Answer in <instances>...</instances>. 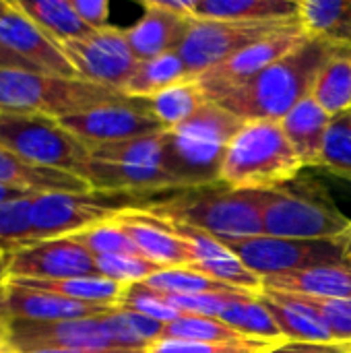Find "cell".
Wrapping results in <instances>:
<instances>
[{
  "label": "cell",
  "instance_id": "3957f363",
  "mask_svg": "<svg viewBox=\"0 0 351 353\" xmlns=\"http://www.w3.org/2000/svg\"><path fill=\"white\" fill-rule=\"evenodd\" d=\"M263 234L288 240H335L351 234V219L335 205L325 186L296 178L257 192Z\"/></svg>",
  "mask_w": 351,
  "mask_h": 353
},
{
  "label": "cell",
  "instance_id": "cb8c5ba5",
  "mask_svg": "<svg viewBox=\"0 0 351 353\" xmlns=\"http://www.w3.org/2000/svg\"><path fill=\"white\" fill-rule=\"evenodd\" d=\"M333 118L308 95L283 120V132L306 168H321L323 145Z\"/></svg>",
  "mask_w": 351,
  "mask_h": 353
},
{
  "label": "cell",
  "instance_id": "ffe728a7",
  "mask_svg": "<svg viewBox=\"0 0 351 353\" xmlns=\"http://www.w3.org/2000/svg\"><path fill=\"white\" fill-rule=\"evenodd\" d=\"M143 6L145 14L141 17V21L124 31L137 60L143 62L168 52H178L197 19L163 10L153 0H145Z\"/></svg>",
  "mask_w": 351,
  "mask_h": 353
},
{
  "label": "cell",
  "instance_id": "4316f807",
  "mask_svg": "<svg viewBox=\"0 0 351 353\" xmlns=\"http://www.w3.org/2000/svg\"><path fill=\"white\" fill-rule=\"evenodd\" d=\"M310 97L331 116L351 112V46L341 43L321 68Z\"/></svg>",
  "mask_w": 351,
  "mask_h": 353
},
{
  "label": "cell",
  "instance_id": "f6af8a7d",
  "mask_svg": "<svg viewBox=\"0 0 351 353\" xmlns=\"http://www.w3.org/2000/svg\"><path fill=\"white\" fill-rule=\"evenodd\" d=\"M72 8L77 10V14L81 17V21L85 25H89L91 29H106L108 25V17H110V4L108 0H70Z\"/></svg>",
  "mask_w": 351,
  "mask_h": 353
},
{
  "label": "cell",
  "instance_id": "30bf717a",
  "mask_svg": "<svg viewBox=\"0 0 351 353\" xmlns=\"http://www.w3.org/2000/svg\"><path fill=\"white\" fill-rule=\"evenodd\" d=\"M60 124L79 141H83L89 149L106 143L166 132L159 120L155 118L149 99L126 95L122 99L60 118Z\"/></svg>",
  "mask_w": 351,
  "mask_h": 353
},
{
  "label": "cell",
  "instance_id": "c3c4849f",
  "mask_svg": "<svg viewBox=\"0 0 351 353\" xmlns=\"http://www.w3.org/2000/svg\"><path fill=\"white\" fill-rule=\"evenodd\" d=\"M37 192H29V190H23V188H14V186H4L0 184V205L4 203H12V201H21V199H31L35 196Z\"/></svg>",
  "mask_w": 351,
  "mask_h": 353
},
{
  "label": "cell",
  "instance_id": "8fae6325",
  "mask_svg": "<svg viewBox=\"0 0 351 353\" xmlns=\"http://www.w3.org/2000/svg\"><path fill=\"white\" fill-rule=\"evenodd\" d=\"M58 46L77 70L79 79L116 89L120 93L139 66L124 31L118 27L97 29L83 39L62 41Z\"/></svg>",
  "mask_w": 351,
  "mask_h": 353
},
{
  "label": "cell",
  "instance_id": "4dcf8cb0",
  "mask_svg": "<svg viewBox=\"0 0 351 353\" xmlns=\"http://www.w3.org/2000/svg\"><path fill=\"white\" fill-rule=\"evenodd\" d=\"M21 10L56 43L83 39L95 29L85 25L70 0H17Z\"/></svg>",
  "mask_w": 351,
  "mask_h": 353
},
{
  "label": "cell",
  "instance_id": "7402d4cb",
  "mask_svg": "<svg viewBox=\"0 0 351 353\" xmlns=\"http://www.w3.org/2000/svg\"><path fill=\"white\" fill-rule=\"evenodd\" d=\"M265 292L298 298L345 300L351 298V261L269 275L265 277Z\"/></svg>",
  "mask_w": 351,
  "mask_h": 353
},
{
  "label": "cell",
  "instance_id": "7dc6e473",
  "mask_svg": "<svg viewBox=\"0 0 351 353\" xmlns=\"http://www.w3.org/2000/svg\"><path fill=\"white\" fill-rule=\"evenodd\" d=\"M0 68H17V70H33V72H39L31 62H27L19 54L10 52L2 43H0Z\"/></svg>",
  "mask_w": 351,
  "mask_h": 353
},
{
  "label": "cell",
  "instance_id": "2e32d148",
  "mask_svg": "<svg viewBox=\"0 0 351 353\" xmlns=\"http://www.w3.org/2000/svg\"><path fill=\"white\" fill-rule=\"evenodd\" d=\"M0 43L31 62L43 74L79 79L60 46L21 10L17 0H8L6 10L0 14Z\"/></svg>",
  "mask_w": 351,
  "mask_h": 353
},
{
  "label": "cell",
  "instance_id": "d6a6232c",
  "mask_svg": "<svg viewBox=\"0 0 351 353\" xmlns=\"http://www.w3.org/2000/svg\"><path fill=\"white\" fill-rule=\"evenodd\" d=\"M217 321L230 325L248 339L288 343L271 312L254 296H236Z\"/></svg>",
  "mask_w": 351,
  "mask_h": 353
},
{
  "label": "cell",
  "instance_id": "9f6ffc18",
  "mask_svg": "<svg viewBox=\"0 0 351 353\" xmlns=\"http://www.w3.org/2000/svg\"><path fill=\"white\" fill-rule=\"evenodd\" d=\"M341 353H351L350 347H348V345H343V347H341Z\"/></svg>",
  "mask_w": 351,
  "mask_h": 353
},
{
  "label": "cell",
  "instance_id": "681fc988",
  "mask_svg": "<svg viewBox=\"0 0 351 353\" xmlns=\"http://www.w3.org/2000/svg\"><path fill=\"white\" fill-rule=\"evenodd\" d=\"M27 353H145V350H99V352H89V350H37V352Z\"/></svg>",
  "mask_w": 351,
  "mask_h": 353
},
{
  "label": "cell",
  "instance_id": "ee69618b",
  "mask_svg": "<svg viewBox=\"0 0 351 353\" xmlns=\"http://www.w3.org/2000/svg\"><path fill=\"white\" fill-rule=\"evenodd\" d=\"M298 300L308 304L323 319V323L327 325L337 345H351V298H345V300L298 298Z\"/></svg>",
  "mask_w": 351,
  "mask_h": 353
},
{
  "label": "cell",
  "instance_id": "4fadbf2b",
  "mask_svg": "<svg viewBox=\"0 0 351 353\" xmlns=\"http://www.w3.org/2000/svg\"><path fill=\"white\" fill-rule=\"evenodd\" d=\"M8 345L19 353L37 350H118L101 316L77 321H10Z\"/></svg>",
  "mask_w": 351,
  "mask_h": 353
},
{
  "label": "cell",
  "instance_id": "db71d44e",
  "mask_svg": "<svg viewBox=\"0 0 351 353\" xmlns=\"http://www.w3.org/2000/svg\"><path fill=\"white\" fill-rule=\"evenodd\" d=\"M8 250H10V248H8V246H6V244H2V242H0V259H4V256H6V252H8Z\"/></svg>",
  "mask_w": 351,
  "mask_h": 353
},
{
  "label": "cell",
  "instance_id": "f546056e",
  "mask_svg": "<svg viewBox=\"0 0 351 353\" xmlns=\"http://www.w3.org/2000/svg\"><path fill=\"white\" fill-rule=\"evenodd\" d=\"M186 79H192V77H190L188 66L182 60V56L178 52H168L157 58L139 62L134 74L122 87V95L151 99L153 95H157V93L166 91L168 87L182 83Z\"/></svg>",
  "mask_w": 351,
  "mask_h": 353
},
{
  "label": "cell",
  "instance_id": "9a60e30c",
  "mask_svg": "<svg viewBox=\"0 0 351 353\" xmlns=\"http://www.w3.org/2000/svg\"><path fill=\"white\" fill-rule=\"evenodd\" d=\"M168 223L190 246L192 265L188 269H192V271H197V273H201L213 281H219L232 290L254 296V298L265 294V277L250 271L240 261V256H236L215 236L205 234V232L194 230V228H188L184 223H176V221H168Z\"/></svg>",
  "mask_w": 351,
  "mask_h": 353
},
{
  "label": "cell",
  "instance_id": "52a82bcc",
  "mask_svg": "<svg viewBox=\"0 0 351 353\" xmlns=\"http://www.w3.org/2000/svg\"><path fill=\"white\" fill-rule=\"evenodd\" d=\"M0 147L33 165L70 174L91 159L83 141L68 132L60 120L41 114L0 112Z\"/></svg>",
  "mask_w": 351,
  "mask_h": 353
},
{
  "label": "cell",
  "instance_id": "e0dca14e",
  "mask_svg": "<svg viewBox=\"0 0 351 353\" xmlns=\"http://www.w3.org/2000/svg\"><path fill=\"white\" fill-rule=\"evenodd\" d=\"M118 306L108 304H87L66 300L48 292L27 290L12 285L8 281L0 288V319L2 321H77V319H95L112 312Z\"/></svg>",
  "mask_w": 351,
  "mask_h": 353
},
{
  "label": "cell",
  "instance_id": "f1b7e54d",
  "mask_svg": "<svg viewBox=\"0 0 351 353\" xmlns=\"http://www.w3.org/2000/svg\"><path fill=\"white\" fill-rule=\"evenodd\" d=\"M298 17V0H194L199 21H273Z\"/></svg>",
  "mask_w": 351,
  "mask_h": 353
},
{
  "label": "cell",
  "instance_id": "ba28073f",
  "mask_svg": "<svg viewBox=\"0 0 351 353\" xmlns=\"http://www.w3.org/2000/svg\"><path fill=\"white\" fill-rule=\"evenodd\" d=\"M261 277L351 261V234L335 240H288L273 236L217 238Z\"/></svg>",
  "mask_w": 351,
  "mask_h": 353
},
{
  "label": "cell",
  "instance_id": "f5cc1de1",
  "mask_svg": "<svg viewBox=\"0 0 351 353\" xmlns=\"http://www.w3.org/2000/svg\"><path fill=\"white\" fill-rule=\"evenodd\" d=\"M0 353H17L8 343H0Z\"/></svg>",
  "mask_w": 351,
  "mask_h": 353
},
{
  "label": "cell",
  "instance_id": "680465c9",
  "mask_svg": "<svg viewBox=\"0 0 351 353\" xmlns=\"http://www.w3.org/2000/svg\"><path fill=\"white\" fill-rule=\"evenodd\" d=\"M350 114H351V112H350Z\"/></svg>",
  "mask_w": 351,
  "mask_h": 353
},
{
  "label": "cell",
  "instance_id": "8d00e7d4",
  "mask_svg": "<svg viewBox=\"0 0 351 353\" xmlns=\"http://www.w3.org/2000/svg\"><path fill=\"white\" fill-rule=\"evenodd\" d=\"M163 337L186 339V341H205V343H240L248 341L242 333L217 319L205 316H180L178 321L166 325Z\"/></svg>",
  "mask_w": 351,
  "mask_h": 353
},
{
  "label": "cell",
  "instance_id": "83f0119b",
  "mask_svg": "<svg viewBox=\"0 0 351 353\" xmlns=\"http://www.w3.org/2000/svg\"><path fill=\"white\" fill-rule=\"evenodd\" d=\"M298 21L308 37L351 46V0H298Z\"/></svg>",
  "mask_w": 351,
  "mask_h": 353
},
{
  "label": "cell",
  "instance_id": "1f68e13d",
  "mask_svg": "<svg viewBox=\"0 0 351 353\" xmlns=\"http://www.w3.org/2000/svg\"><path fill=\"white\" fill-rule=\"evenodd\" d=\"M242 126H244L242 118L234 116L219 103L207 99L184 124H180L178 128L168 130V132H176V134H182L188 139H197V141L228 149V145L240 132Z\"/></svg>",
  "mask_w": 351,
  "mask_h": 353
},
{
  "label": "cell",
  "instance_id": "60d3db41",
  "mask_svg": "<svg viewBox=\"0 0 351 353\" xmlns=\"http://www.w3.org/2000/svg\"><path fill=\"white\" fill-rule=\"evenodd\" d=\"M95 261H97V273L101 277H108L124 285L143 283L151 275L161 271L151 261L134 254H106V256H95Z\"/></svg>",
  "mask_w": 351,
  "mask_h": 353
},
{
  "label": "cell",
  "instance_id": "b9f144b4",
  "mask_svg": "<svg viewBox=\"0 0 351 353\" xmlns=\"http://www.w3.org/2000/svg\"><path fill=\"white\" fill-rule=\"evenodd\" d=\"M120 306L124 308H130L143 316H149L161 325H170L174 321H178L182 314L168 302L166 294L157 292V290H151L149 285L145 283H134V285H128L126 294L122 296L120 300Z\"/></svg>",
  "mask_w": 351,
  "mask_h": 353
},
{
  "label": "cell",
  "instance_id": "e575fe53",
  "mask_svg": "<svg viewBox=\"0 0 351 353\" xmlns=\"http://www.w3.org/2000/svg\"><path fill=\"white\" fill-rule=\"evenodd\" d=\"M89 153H91V159H97V161L141 165V168H163L161 165L163 132L97 145V147H91Z\"/></svg>",
  "mask_w": 351,
  "mask_h": 353
},
{
  "label": "cell",
  "instance_id": "7c38bea8",
  "mask_svg": "<svg viewBox=\"0 0 351 353\" xmlns=\"http://www.w3.org/2000/svg\"><path fill=\"white\" fill-rule=\"evenodd\" d=\"M97 273L95 256L70 238L19 244L6 252V279H72Z\"/></svg>",
  "mask_w": 351,
  "mask_h": 353
},
{
  "label": "cell",
  "instance_id": "5b68a950",
  "mask_svg": "<svg viewBox=\"0 0 351 353\" xmlns=\"http://www.w3.org/2000/svg\"><path fill=\"white\" fill-rule=\"evenodd\" d=\"M122 97L120 91L85 79L0 68V112L41 114L60 120Z\"/></svg>",
  "mask_w": 351,
  "mask_h": 353
},
{
  "label": "cell",
  "instance_id": "d590c367",
  "mask_svg": "<svg viewBox=\"0 0 351 353\" xmlns=\"http://www.w3.org/2000/svg\"><path fill=\"white\" fill-rule=\"evenodd\" d=\"M151 290L168 296H190V294H242L219 281H213L192 269H161L143 281Z\"/></svg>",
  "mask_w": 351,
  "mask_h": 353
},
{
  "label": "cell",
  "instance_id": "11a10c76",
  "mask_svg": "<svg viewBox=\"0 0 351 353\" xmlns=\"http://www.w3.org/2000/svg\"><path fill=\"white\" fill-rule=\"evenodd\" d=\"M6 4H8V0H0V14L6 10Z\"/></svg>",
  "mask_w": 351,
  "mask_h": 353
},
{
  "label": "cell",
  "instance_id": "7a4b0ae2",
  "mask_svg": "<svg viewBox=\"0 0 351 353\" xmlns=\"http://www.w3.org/2000/svg\"><path fill=\"white\" fill-rule=\"evenodd\" d=\"M304 161L288 141L281 122H244L228 145L219 184L240 192H263L300 176Z\"/></svg>",
  "mask_w": 351,
  "mask_h": 353
},
{
  "label": "cell",
  "instance_id": "6f0895ef",
  "mask_svg": "<svg viewBox=\"0 0 351 353\" xmlns=\"http://www.w3.org/2000/svg\"><path fill=\"white\" fill-rule=\"evenodd\" d=\"M348 347H350V352H351V345H348Z\"/></svg>",
  "mask_w": 351,
  "mask_h": 353
},
{
  "label": "cell",
  "instance_id": "f907efd6",
  "mask_svg": "<svg viewBox=\"0 0 351 353\" xmlns=\"http://www.w3.org/2000/svg\"><path fill=\"white\" fill-rule=\"evenodd\" d=\"M10 337V323L0 319V343H8Z\"/></svg>",
  "mask_w": 351,
  "mask_h": 353
},
{
  "label": "cell",
  "instance_id": "6da1fadb",
  "mask_svg": "<svg viewBox=\"0 0 351 353\" xmlns=\"http://www.w3.org/2000/svg\"><path fill=\"white\" fill-rule=\"evenodd\" d=\"M341 43L306 37L296 50L279 58L246 83L223 91L211 101L219 103L244 122H281L312 91V85Z\"/></svg>",
  "mask_w": 351,
  "mask_h": 353
},
{
  "label": "cell",
  "instance_id": "d6986e66",
  "mask_svg": "<svg viewBox=\"0 0 351 353\" xmlns=\"http://www.w3.org/2000/svg\"><path fill=\"white\" fill-rule=\"evenodd\" d=\"M225 147L209 145L176 132H163V170L176 180L178 188H197L219 184V170Z\"/></svg>",
  "mask_w": 351,
  "mask_h": 353
},
{
  "label": "cell",
  "instance_id": "bcb514c9",
  "mask_svg": "<svg viewBox=\"0 0 351 353\" xmlns=\"http://www.w3.org/2000/svg\"><path fill=\"white\" fill-rule=\"evenodd\" d=\"M343 345L337 343H296V341H288L279 347H275L271 353H341Z\"/></svg>",
  "mask_w": 351,
  "mask_h": 353
},
{
  "label": "cell",
  "instance_id": "277c9868",
  "mask_svg": "<svg viewBox=\"0 0 351 353\" xmlns=\"http://www.w3.org/2000/svg\"><path fill=\"white\" fill-rule=\"evenodd\" d=\"M145 211L215 238L263 236L257 192H240L221 184L178 188L176 192H168L166 199L153 201Z\"/></svg>",
  "mask_w": 351,
  "mask_h": 353
},
{
  "label": "cell",
  "instance_id": "ac0fdd59",
  "mask_svg": "<svg viewBox=\"0 0 351 353\" xmlns=\"http://www.w3.org/2000/svg\"><path fill=\"white\" fill-rule=\"evenodd\" d=\"M139 248L141 256L159 269H188L192 265L190 246L176 230L147 211H126L114 217Z\"/></svg>",
  "mask_w": 351,
  "mask_h": 353
},
{
  "label": "cell",
  "instance_id": "7bdbcfd3",
  "mask_svg": "<svg viewBox=\"0 0 351 353\" xmlns=\"http://www.w3.org/2000/svg\"><path fill=\"white\" fill-rule=\"evenodd\" d=\"M31 199L0 205V242L10 250L31 242Z\"/></svg>",
  "mask_w": 351,
  "mask_h": 353
},
{
  "label": "cell",
  "instance_id": "44dd1931",
  "mask_svg": "<svg viewBox=\"0 0 351 353\" xmlns=\"http://www.w3.org/2000/svg\"><path fill=\"white\" fill-rule=\"evenodd\" d=\"M93 190L132 192V194H157L163 190H178L176 180L163 168H141L89 159L77 172Z\"/></svg>",
  "mask_w": 351,
  "mask_h": 353
},
{
  "label": "cell",
  "instance_id": "74e56055",
  "mask_svg": "<svg viewBox=\"0 0 351 353\" xmlns=\"http://www.w3.org/2000/svg\"><path fill=\"white\" fill-rule=\"evenodd\" d=\"M66 238L81 244L93 256H106V254H134V256H141L134 242L128 238V234L122 230V225L116 223L114 219L97 223L93 228H87V230L77 232V234L66 236Z\"/></svg>",
  "mask_w": 351,
  "mask_h": 353
},
{
  "label": "cell",
  "instance_id": "484cf974",
  "mask_svg": "<svg viewBox=\"0 0 351 353\" xmlns=\"http://www.w3.org/2000/svg\"><path fill=\"white\" fill-rule=\"evenodd\" d=\"M4 281L27 290L48 292L74 302L108 304V306H120V300L128 290V285L112 281L101 275L72 277V279H4Z\"/></svg>",
  "mask_w": 351,
  "mask_h": 353
},
{
  "label": "cell",
  "instance_id": "5bb4252c",
  "mask_svg": "<svg viewBox=\"0 0 351 353\" xmlns=\"http://www.w3.org/2000/svg\"><path fill=\"white\" fill-rule=\"evenodd\" d=\"M306 37L308 35L304 33L302 25L292 27V29L281 31V33H275L267 39H261L248 48L240 50L238 54L223 60L221 64L209 68L207 72L197 77V81L203 87L207 99H211L223 91H230V89L246 83L248 79H252L254 74H259L261 70H265L267 66H271L279 58L288 56Z\"/></svg>",
  "mask_w": 351,
  "mask_h": 353
},
{
  "label": "cell",
  "instance_id": "ab89813d",
  "mask_svg": "<svg viewBox=\"0 0 351 353\" xmlns=\"http://www.w3.org/2000/svg\"><path fill=\"white\" fill-rule=\"evenodd\" d=\"M283 343L248 339L240 343H205L186 339H157L145 347V353H271Z\"/></svg>",
  "mask_w": 351,
  "mask_h": 353
},
{
  "label": "cell",
  "instance_id": "836d02e7",
  "mask_svg": "<svg viewBox=\"0 0 351 353\" xmlns=\"http://www.w3.org/2000/svg\"><path fill=\"white\" fill-rule=\"evenodd\" d=\"M149 101L163 130H174L180 124H184L207 101V95L197 79H186L153 95Z\"/></svg>",
  "mask_w": 351,
  "mask_h": 353
},
{
  "label": "cell",
  "instance_id": "8992f818",
  "mask_svg": "<svg viewBox=\"0 0 351 353\" xmlns=\"http://www.w3.org/2000/svg\"><path fill=\"white\" fill-rule=\"evenodd\" d=\"M153 194L87 190L41 192L31 199V242L66 238L126 211H145Z\"/></svg>",
  "mask_w": 351,
  "mask_h": 353
},
{
  "label": "cell",
  "instance_id": "f35d334b",
  "mask_svg": "<svg viewBox=\"0 0 351 353\" xmlns=\"http://www.w3.org/2000/svg\"><path fill=\"white\" fill-rule=\"evenodd\" d=\"M321 168L351 180V114L333 118L325 137Z\"/></svg>",
  "mask_w": 351,
  "mask_h": 353
},
{
  "label": "cell",
  "instance_id": "d4e9b609",
  "mask_svg": "<svg viewBox=\"0 0 351 353\" xmlns=\"http://www.w3.org/2000/svg\"><path fill=\"white\" fill-rule=\"evenodd\" d=\"M263 306L271 312L275 323L279 325L283 337L296 343H335L323 319L302 300L294 296L265 292L257 296Z\"/></svg>",
  "mask_w": 351,
  "mask_h": 353
},
{
  "label": "cell",
  "instance_id": "9c48e42d",
  "mask_svg": "<svg viewBox=\"0 0 351 353\" xmlns=\"http://www.w3.org/2000/svg\"><path fill=\"white\" fill-rule=\"evenodd\" d=\"M298 17L273 21H194L178 54L188 66L192 79L221 64L240 50L267 39L275 33L298 27Z\"/></svg>",
  "mask_w": 351,
  "mask_h": 353
},
{
  "label": "cell",
  "instance_id": "603a6c76",
  "mask_svg": "<svg viewBox=\"0 0 351 353\" xmlns=\"http://www.w3.org/2000/svg\"><path fill=\"white\" fill-rule=\"evenodd\" d=\"M0 184L29 192H87L93 190L83 178L70 172L33 165L0 147Z\"/></svg>",
  "mask_w": 351,
  "mask_h": 353
},
{
  "label": "cell",
  "instance_id": "816d5d0a",
  "mask_svg": "<svg viewBox=\"0 0 351 353\" xmlns=\"http://www.w3.org/2000/svg\"><path fill=\"white\" fill-rule=\"evenodd\" d=\"M4 279H6V256L0 259V288L4 283Z\"/></svg>",
  "mask_w": 351,
  "mask_h": 353
}]
</instances>
